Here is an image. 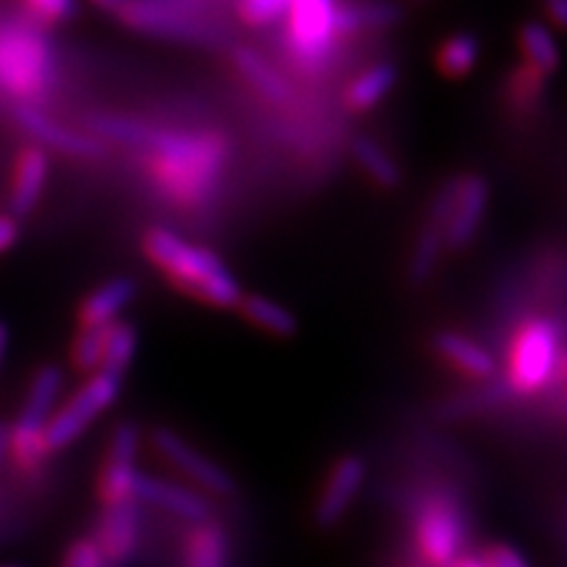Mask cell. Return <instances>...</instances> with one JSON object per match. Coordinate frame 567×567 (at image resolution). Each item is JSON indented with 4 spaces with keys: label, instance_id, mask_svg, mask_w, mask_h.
Listing matches in <instances>:
<instances>
[{
    "label": "cell",
    "instance_id": "8992f818",
    "mask_svg": "<svg viewBox=\"0 0 567 567\" xmlns=\"http://www.w3.org/2000/svg\"><path fill=\"white\" fill-rule=\"evenodd\" d=\"M339 40L337 0H292L287 9L284 45L300 71L313 74L334 53Z\"/></svg>",
    "mask_w": 567,
    "mask_h": 567
},
{
    "label": "cell",
    "instance_id": "9c48e42d",
    "mask_svg": "<svg viewBox=\"0 0 567 567\" xmlns=\"http://www.w3.org/2000/svg\"><path fill=\"white\" fill-rule=\"evenodd\" d=\"M153 446L158 450L163 460H168L176 471H182L189 481H195L197 486L205 488V492L229 496L237 492V484L229 473L224 471L221 465L213 463L210 457H205L203 452H197L195 446L176 434L172 429H155L153 431Z\"/></svg>",
    "mask_w": 567,
    "mask_h": 567
},
{
    "label": "cell",
    "instance_id": "30bf717a",
    "mask_svg": "<svg viewBox=\"0 0 567 567\" xmlns=\"http://www.w3.org/2000/svg\"><path fill=\"white\" fill-rule=\"evenodd\" d=\"M455 195H457V182L450 179L436 189L434 200L429 205V216H425L423 229L417 234L413 255H410V266H408L410 284H415V287H421V284L429 281L431 274L436 271V264L444 250V229H446V221H450L452 205H455Z\"/></svg>",
    "mask_w": 567,
    "mask_h": 567
},
{
    "label": "cell",
    "instance_id": "ac0fdd59",
    "mask_svg": "<svg viewBox=\"0 0 567 567\" xmlns=\"http://www.w3.org/2000/svg\"><path fill=\"white\" fill-rule=\"evenodd\" d=\"M434 350L463 373L473 375V379L486 381L496 375L494 354L473 342V339L457 334V331H439L434 337Z\"/></svg>",
    "mask_w": 567,
    "mask_h": 567
},
{
    "label": "cell",
    "instance_id": "e0dca14e",
    "mask_svg": "<svg viewBox=\"0 0 567 567\" xmlns=\"http://www.w3.org/2000/svg\"><path fill=\"white\" fill-rule=\"evenodd\" d=\"M132 496L140 505L166 509V513L182 517L187 523H203L210 517L208 499L200 492L184 488L179 484H168V481L155 476H145V473H137V478H134Z\"/></svg>",
    "mask_w": 567,
    "mask_h": 567
},
{
    "label": "cell",
    "instance_id": "60d3db41",
    "mask_svg": "<svg viewBox=\"0 0 567 567\" xmlns=\"http://www.w3.org/2000/svg\"><path fill=\"white\" fill-rule=\"evenodd\" d=\"M95 3L101 6V9H105V11H118V9H122L124 0H95Z\"/></svg>",
    "mask_w": 567,
    "mask_h": 567
},
{
    "label": "cell",
    "instance_id": "8fae6325",
    "mask_svg": "<svg viewBox=\"0 0 567 567\" xmlns=\"http://www.w3.org/2000/svg\"><path fill=\"white\" fill-rule=\"evenodd\" d=\"M140 425L132 421L118 423L113 429L109 460H105L101 476V499L103 505H116V502L134 499L132 486L137 478V452H140Z\"/></svg>",
    "mask_w": 567,
    "mask_h": 567
},
{
    "label": "cell",
    "instance_id": "7402d4cb",
    "mask_svg": "<svg viewBox=\"0 0 567 567\" xmlns=\"http://www.w3.org/2000/svg\"><path fill=\"white\" fill-rule=\"evenodd\" d=\"M515 389L509 386L507 379H486L484 384L476 389H467L463 394H455L452 400H446L444 405H439V417L444 421H460V417L486 413V410H494L505 405L507 396L513 394Z\"/></svg>",
    "mask_w": 567,
    "mask_h": 567
},
{
    "label": "cell",
    "instance_id": "6da1fadb",
    "mask_svg": "<svg viewBox=\"0 0 567 567\" xmlns=\"http://www.w3.org/2000/svg\"><path fill=\"white\" fill-rule=\"evenodd\" d=\"M137 151L151 153L155 184L179 205L208 200L229 155V147L218 134L166 132L151 124H145Z\"/></svg>",
    "mask_w": 567,
    "mask_h": 567
},
{
    "label": "cell",
    "instance_id": "e575fe53",
    "mask_svg": "<svg viewBox=\"0 0 567 567\" xmlns=\"http://www.w3.org/2000/svg\"><path fill=\"white\" fill-rule=\"evenodd\" d=\"M38 21H69L76 17V0H24Z\"/></svg>",
    "mask_w": 567,
    "mask_h": 567
},
{
    "label": "cell",
    "instance_id": "3957f363",
    "mask_svg": "<svg viewBox=\"0 0 567 567\" xmlns=\"http://www.w3.org/2000/svg\"><path fill=\"white\" fill-rule=\"evenodd\" d=\"M126 27L187 45H221L226 30L203 13L197 0H124L116 11Z\"/></svg>",
    "mask_w": 567,
    "mask_h": 567
},
{
    "label": "cell",
    "instance_id": "52a82bcc",
    "mask_svg": "<svg viewBox=\"0 0 567 567\" xmlns=\"http://www.w3.org/2000/svg\"><path fill=\"white\" fill-rule=\"evenodd\" d=\"M118 392H122V379L118 375L95 371L87 384L76 389L66 405L55 410L51 421H48L45 436H42L48 455L76 442L82 431L116 402Z\"/></svg>",
    "mask_w": 567,
    "mask_h": 567
},
{
    "label": "cell",
    "instance_id": "4316f807",
    "mask_svg": "<svg viewBox=\"0 0 567 567\" xmlns=\"http://www.w3.org/2000/svg\"><path fill=\"white\" fill-rule=\"evenodd\" d=\"M226 530L218 523H195L193 536L187 542V563L184 567H226Z\"/></svg>",
    "mask_w": 567,
    "mask_h": 567
},
{
    "label": "cell",
    "instance_id": "d6986e66",
    "mask_svg": "<svg viewBox=\"0 0 567 567\" xmlns=\"http://www.w3.org/2000/svg\"><path fill=\"white\" fill-rule=\"evenodd\" d=\"M134 297H137V281H134L132 276H116V279L97 287L95 292L82 302L80 321L82 326L113 323L126 305L134 302Z\"/></svg>",
    "mask_w": 567,
    "mask_h": 567
},
{
    "label": "cell",
    "instance_id": "f1b7e54d",
    "mask_svg": "<svg viewBox=\"0 0 567 567\" xmlns=\"http://www.w3.org/2000/svg\"><path fill=\"white\" fill-rule=\"evenodd\" d=\"M520 48L526 53L528 66L542 71L544 76L555 74L559 66V48L555 34L549 32V27L538 24V21H530L520 30Z\"/></svg>",
    "mask_w": 567,
    "mask_h": 567
},
{
    "label": "cell",
    "instance_id": "7a4b0ae2",
    "mask_svg": "<svg viewBox=\"0 0 567 567\" xmlns=\"http://www.w3.org/2000/svg\"><path fill=\"white\" fill-rule=\"evenodd\" d=\"M145 252L184 295L197 297L213 308H234L243 300L239 281L224 260L205 247L187 245L166 229H153L145 237Z\"/></svg>",
    "mask_w": 567,
    "mask_h": 567
},
{
    "label": "cell",
    "instance_id": "ffe728a7",
    "mask_svg": "<svg viewBox=\"0 0 567 567\" xmlns=\"http://www.w3.org/2000/svg\"><path fill=\"white\" fill-rule=\"evenodd\" d=\"M231 61L237 66L239 74L245 76L247 84H252L266 101L271 103H289L292 101V87L284 76L276 71L271 63H268L264 55L247 45H237L231 51Z\"/></svg>",
    "mask_w": 567,
    "mask_h": 567
},
{
    "label": "cell",
    "instance_id": "9a60e30c",
    "mask_svg": "<svg viewBox=\"0 0 567 567\" xmlns=\"http://www.w3.org/2000/svg\"><path fill=\"white\" fill-rule=\"evenodd\" d=\"M488 208V182L484 176H460V187L452 205L450 221L444 229V247L465 250L476 239L478 226L484 221Z\"/></svg>",
    "mask_w": 567,
    "mask_h": 567
},
{
    "label": "cell",
    "instance_id": "4dcf8cb0",
    "mask_svg": "<svg viewBox=\"0 0 567 567\" xmlns=\"http://www.w3.org/2000/svg\"><path fill=\"white\" fill-rule=\"evenodd\" d=\"M113 323H101V326H82L80 337H76L74 347H71V360H74V368L82 373H95L101 368L105 342H109Z\"/></svg>",
    "mask_w": 567,
    "mask_h": 567
},
{
    "label": "cell",
    "instance_id": "836d02e7",
    "mask_svg": "<svg viewBox=\"0 0 567 567\" xmlns=\"http://www.w3.org/2000/svg\"><path fill=\"white\" fill-rule=\"evenodd\" d=\"M63 567H113L109 559L103 557V551L97 549V544L92 538H80V542L71 544L63 559Z\"/></svg>",
    "mask_w": 567,
    "mask_h": 567
},
{
    "label": "cell",
    "instance_id": "ab89813d",
    "mask_svg": "<svg viewBox=\"0 0 567 567\" xmlns=\"http://www.w3.org/2000/svg\"><path fill=\"white\" fill-rule=\"evenodd\" d=\"M6 350H9V329H6V323H0V363H3Z\"/></svg>",
    "mask_w": 567,
    "mask_h": 567
},
{
    "label": "cell",
    "instance_id": "74e56055",
    "mask_svg": "<svg viewBox=\"0 0 567 567\" xmlns=\"http://www.w3.org/2000/svg\"><path fill=\"white\" fill-rule=\"evenodd\" d=\"M544 6H547V13L551 17V21L563 27L567 19V0H544Z\"/></svg>",
    "mask_w": 567,
    "mask_h": 567
},
{
    "label": "cell",
    "instance_id": "277c9868",
    "mask_svg": "<svg viewBox=\"0 0 567 567\" xmlns=\"http://www.w3.org/2000/svg\"><path fill=\"white\" fill-rule=\"evenodd\" d=\"M63 386V373L59 365H42L38 373H34L30 389H27L24 408L13 425H9V452L17 460L19 467L24 471H34L40 467L42 460L48 457L45 452V425L55 413V402L61 396Z\"/></svg>",
    "mask_w": 567,
    "mask_h": 567
},
{
    "label": "cell",
    "instance_id": "603a6c76",
    "mask_svg": "<svg viewBox=\"0 0 567 567\" xmlns=\"http://www.w3.org/2000/svg\"><path fill=\"white\" fill-rule=\"evenodd\" d=\"M402 19V9L392 0H363V3H337V30L350 34L360 30H389Z\"/></svg>",
    "mask_w": 567,
    "mask_h": 567
},
{
    "label": "cell",
    "instance_id": "b9f144b4",
    "mask_svg": "<svg viewBox=\"0 0 567 567\" xmlns=\"http://www.w3.org/2000/svg\"><path fill=\"white\" fill-rule=\"evenodd\" d=\"M455 567H492L488 563H484V559H460V563H455Z\"/></svg>",
    "mask_w": 567,
    "mask_h": 567
},
{
    "label": "cell",
    "instance_id": "f546056e",
    "mask_svg": "<svg viewBox=\"0 0 567 567\" xmlns=\"http://www.w3.org/2000/svg\"><path fill=\"white\" fill-rule=\"evenodd\" d=\"M137 344H140V334L132 323L113 321L109 342H105L101 368H97V371L124 379L126 368L132 365L134 354H137Z\"/></svg>",
    "mask_w": 567,
    "mask_h": 567
},
{
    "label": "cell",
    "instance_id": "8d00e7d4",
    "mask_svg": "<svg viewBox=\"0 0 567 567\" xmlns=\"http://www.w3.org/2000/svg\"><path fill=\"white\" fill-rule=\"evenodd\" d=\"M19 239V226L11 216H0V255L11 250Z\"/></svg>",
    "mask_w": 567,
    "mask_h": 567
},
{
    "label": "cell",
    "instance_id": "7bdbcfd3",
    "mask_svg": "<svg viewBox=\"0 0 567 567\" xmlns=\"http://www.w3.org/2000/svg\"><path fill=\"white\" fill-rule=\"evenodd\" d=\"M6 567H19V565H6Z\"/></svg>",
    "mask_w": 567,
    "mask_h": 567
},
{
    "label": "cell",
    "instance_id": "cb8c5ba5",
    "mask_svg": "<svg viewBox=\"0 0 567 567\" xmlns=\"http://www.w3.org/2000/svg\"><path fill=\"white\" fill-rule=\"evenodd\" d=\"M239 308H243V316L247 318V321L255 323L258 329H264L274 337L289 339L297 334V329H300V323H297L292 310H287L279 302L268 300V297H264V295L243 297V300H239Z\"/></svg>",
    "mask_w": 567,
    "mask_h": 567
},
{
    "label": "cell",
    "instance_id": "44dd1931",
    "mask_svg": "<svg viewBox=\"0 0 567 567\" xmlns=\"http://www.w3.org/2000/svg\"><path fill=\"white\" fill-rule=\"evenodd\" d=\"M48 182V155L40 147H27L17 161V174H13L11 187V210L17 216L30 213L38 205L42 189Z\"/></svg>",
    "mask_w": 567,
    "mask_h": 567
},
{
    "label": "cell",
    "instance_id": "7c38bea8",
    "mask_svg": "<svg viewBox=\"0 0 567 567\" xmlns=\"http://www.w3.org/2000/svg\"><path fill=\"white\" fill-rule=\"evenodd\" d=\"M417 542L429 563L455 565L463 547V520L457 509L444 502H431L417 517Z\"/></svg>",
    "mask_w": 567,
    "mask_h": 567
},
{
    "label": "cell",
    "instance_id": "484cf974",
    "mask_svg": "<svg viewBox=\"0 0 567 567\" xmlns=\"http://www.w3.org/2000/svg\"><path fill=\"white\" fill-rule=\"evenodd\" d=\"M354 158H358L363 172L368 174L375 187L381 189H396L402 184V168L396 166V161L384 151V145L371 137H358L352 145Z\"/></svg>",
    "mask_w": 567,
    "mask_h": 567
},
{
    "label": "cell",
    "instance_id": "4fadbf2b",
    "mask_svg": "<svg viewBox=\"0 0 567 567\" xmlns=\"http://www.w3.org/2000/svg\"><path fill=\"white\" fill-rule=\"evenodd\" d=\"M365 460L360 455H347L331 467L313 513L318 528H334L337 523L342 520L344 513L352 505V499L365 484Z\"/></svg>",
    "mask_w": 567,
    "mask_h": 567
},
{
    "label": "cell",
    "instance_id": "83f0119b",
    "mask_svg": "<svg viewBox=\"0 0 567 567\" xmlns=\"http://www.w3.org/2000/svg\"><path fill=\"white\" fill-rule=\"evenodd\" d=\"M481 55V42L476 34L471 32H460L452 34L450 40H444V45L439 48L436 53V66L444 76L450 80H463L473 71V66L478 63Z\"/></svg>",
    "mask_w": 567,
    "mask_h": 567
},
{
    "label": "cell",
    "instance_id": "d6a6232c",
    "mask_svg": "<svg viewBox=\"0 0 567 567\" xmlns=\"http://www.w3.org/2000/svg\"><path fill=\"white\" fill-rule=\"evenodd\" d=\"M289 3L292 0H239V13H243V19L247 24H271L281 17V13H287Z\"/></svg>",
    "mask_w": 567,
    "mask_h": 567
},
{
    "label": "cell",
    "instance_id": "d590c367",
    "mask_svg": "<svg viewBox=\"0 0 567 567\" xmlns=\"http://www.w3.org/2000/svg\"><path fill=\"white\" fill-rule=\"evenodd\" d=\"M488 565L492 567H528L526 559H523L515 549H509V547H496L492 555H488Z\"/></svg>",
    "mask_w": 567,
    "mask_h": 567
},
{
    "label": "cell",
    "instance_id": "5bb4252c",
    "mask_svg": "<svg viewBox=\"0 0 567 567\" xmlns=\"http://www.w3.org/2000/svg\"><path fill=\"white\" fill-rule=\"evenodd\" d=\"M140 502L137 499H124L116 505H103V517L97 534L92 542L97 544V549L103 551V557L109 559L113 567H124L130 563L140 542Z\"/></svg>",
    "mask_w": 567,
    "mask_h": 567
},
{
    "label": "cell",
    "instance_id": "2e32d148",
    "mask_svg": "<svg viewBox=\"0 0 567 567\" xmlns=\"http://www.w3.org/2000/svg\"><path fill=\"white\" fill-rule=\"evenodd\" d=\"M17 118L19 124L24 126L27 134H32L34 140L53 147V151L71 155V158H103L105 151H109L103 140L84 132H74L69 130V126H61L42 111L30 109V105H21L17 111Z\"/></svg>",
    "mask_w": 567,
    "mask_h": 567
},
{
    "label": "cell",
    "instance_id": "d4e9b609",
    "mask_svg": "<svg viewBox=\"0 0 567 567\" xmlns=\"http://www.w3.org/2000/svg\"><path fill=\"white\" fill-rule=\"evenodd\" d=\"M396 84V69L392 63H375V66L365 69L347 90V103L354 111H371L379 105Z\"/></svg>",
    "mask_w": 567,
    "mask_h": 567
},
{
    "label": "cell",
    "instance_id": "1f68e13d",
    "mask_svg": "<svg viewBox=\"0 0 567 567\" xmlns=\"http://www.w3.org/2000/svg\"><path fill=\"white\" fill-rule=\"evenodd\" d=\"M544 82H547V76L526 63V66L517 69L513 80H509V101L520 105V109H526V105L536 103L538 97H542Z\"/></svg>",
    "mask_w": 567,
    "mask_h": 567
},
{
    "label": "cell",
    "instance_id": "ba28073f",
    "mask_svg": "<svg viewBox=\"0 0 567 567\" xmlns=\"http://www.w3.org/2000/svg\"><path fill=\"white\" fill-rule=\"evenodd\" d=\"M53 80V59L38 34L0 32V87L13 95H40Z\"/></svg>",
    "mask_w": 567,
    "mask_h": 567
},
{
    "label": "cell",
    "instance_id": "5b68a950",
    "mask_svg": "<svg viewBox=\"0 0 567 567\" xmlns=\"http://www.w3.org/2000/svg\"><path fill=\"white\" fill-rule=\"evenodd\" d=\"M563 373V337L549 318H534L517 331L507 381L515 392L534 394Z\"/></svg>",
    "mask_w": 567,
    "mask_h": 567
},
{
    "label": "cell",
    "instance_id": "f35d334b",
    "mask_svg": "<svg viewBox=\"0 0 567 567\" xmlns=\"http://www.w3.org/2000/svg\"><path fill=\"white\" fill-rule=\"evenodd\" d=\"M9 423H0V463H3V457L9 455Z\"/></svg>",
    "mask_w": 567,
    "mask_h": 567
},
{
    "label": "cell",
    "instance_id": "ee69618b",
    "mask_svg": "<svg viewBox=\"0 0 567 567\" xmlns=\"http://www.w3.org/2000/svg\"><path fill=\"white\" fill-rule=\"evenodd\" d=\"M415 3H421V0H415Z\"/></svg>",
    "mask_w": 567,
    "mask_h": 567
}]
</instances>
